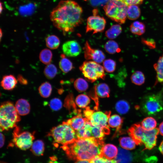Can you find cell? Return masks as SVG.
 Segmentation results:
<instances>
[{
  "mask_svg": "<svg viewBox=\"0 0 163 163\" xmlns=\"http://www.w3.org/2000/svg\"><path fill=\"white\" fill-rule=\"evenodd\" d=\"M15 107L20 115H27L30 112V104L27 100L24 99L18 100L15 103Z\"/></svg>",
  "mask_w": 163,
  "mask_h": 163,
  "instance_id": "cell-19",
  "label": "cell"
},
{
  "mask_svg": "<svg viewBox=\"0 0 163 163\" xmlns=\"http://www.w3.org/2000/svg\"><path fill=\"white\" fill-rule=\"evenodd\" d=\"M34 133L28 131L21 132L19 127L16 126L13 133L12 143L19 149L27 150L31 148L33 143Z\"/></svg>",
  "mask_w": 163,
  "mask_h": 163,
  "instance_id": "cell-8",
  "label": "cell"
},
{
  "mask_svg": "<svg viewBox=\"0 0 163 163\" xmlns=\"http://www.w3.org/2000/svg\"><path fill=\"white\" fill-rule=\"evenodd\" d=\"M47 136L53 139L55 145L62 146L70 143L77 139L75 131L66 122L53 128Z\"/></svg>",
  "mask_w": 163,
  "mask_h": 163,
  "instance_id": "cell-4",
  "label": "cell"
},
{
  "mask_svg": "<svg viewBox=\"0 0 163 163\" xmlns=\"http://www.w3.org/2000/svg\"><path fill=\"white\" fill-rule=\"evenodd\" d=\"M103 140L91 137L77 138L72 142L61 147L68 157L73 160H90L100 155L104 145Z\"/></svg>",
  "mask_w": 163,
  "mask_h": 163,
  "instance_id": "cell-2",
  "label": "cell"
},
{
  "mask_svg": "<svg viewBox=\"0 0 163 163\" xmlns=\"http://www.w3.org/2000/svg\"><path fill=\"white\" fill-rule=\"evenodd\" d=\"M84 57L87 60H92L98 63L103 62L105 56L101 50L93 48L88 41H86L83 48Z\"/></svg>",
  "mask_w": 163,
  "mask_h": 163,
  "instance_id": "cell-11",
  "label": "cell"
},
{
  "mask_svg": "<svg viewBox=\"0 0 163 163\" xmlns=\"http://www.w3.org/2000/svg\"><path fill=\"white\" fill-rule=\"evenodd\" d=\"M119 142L120 146L123 148L127 150L134 149L137 145L135 141L130 137H121L119 139Z\"/></svg>",
  "mask_w": 163,
  "mask_h": 163,
  "instance_id": "cell-25",
  "label": "cell"
},
{
  "mask_svg": "<svg viewBox=\"0 0 163 163\" xmlns=\"http://www.w3.org/2000/svg\"><path fill=\"white\" fill-rule=\"evenodd\" d=\"M140 10L137 5H129L127 11V17L130 20H135L139 18L140 15Z\"/></svg>",
  "mask_w": 163,
  "mask_h": 163,
  "instance_id": "cell-27",
  "label": "cell"
},
{
  "mask_svg": "<svg viewBox=\"0 0 163 163\" xmlns=\"http://www.w3.org/2000/svg\"><path fill=\"white\" fill-rule=\"evenodd\" d=\"M74 85L75 88L79 92L85 91L88 87V82L82 78L77 79L74 82Z\"/></svg>",
  "mask_w": 163,
  "mask_h": 163,
  "instance_id": "cell-39",
  "label": "cell"
},
{
  "mask_svg": "<svg viewBox=\"0 0 163 163\" xmlns=\"http://www.w3.org/2000/svg\"><path fill=\"white\" fill-rule=\"evenodd\" d=\"M75 103L79 107L85 108L87 107L90 102V99L87 95L82 94L78 95L76 98Z\"/></svg>",
  "mask_w": 163,
  "mask_h": 163,
  "instance_id": "cell-37",
  "label": "cell"
},
{
  "mask_svg": "<svg viewBox=\"0 0 163 163\" xmlns=\"http://www.w3.org/2000/svg\"><path fill=\"white\" fill-rule=\"evenodd\" d=\"M122 28L121 26L117 24L112 25L106 32V36L109 39H113L115 38L121 33Z\"/></svg>",
  "mask_w": 163,
  "mask_h": 163,
  "instance_id": "cell-28",
  "label": "cell"
},
{
  "mask_svg": "<svg viewBox=\"0 0 163 163\" xmlns=\"http://www.w3.org/2000/svg\"><path fill=\"white\" fill-rule=\"evenodd\" d=\"M123 120V118L116 114H113L109 117L108 122L109 126L112 128H116L114 136H116L118 133H122L121 129Z\"/></svg>",
  "mask_w": 163,
  "mask_h": 163,
  "instance_id": "cell-17",
  "label": "cell"
},
{
  "mask_svg": "<svg viewBox=\"0 0 163 163\" xmlns=\"http://www.w3.org/2000/svg\"><path fill=\"white\" fill-rule=\"evenodd\" d=\"M118 152L117 147L110 144H108L103 146L101 150L100 156L107 158L113 159L117 156Z\"/></svg>",
  "mask_w": 163,
  "mask_h": 163,
  "instance_id": "cell-16",
  "label": "cell"
},
{
  "mask_svg": "<svg viewBox=\"0 0 163 163\" xmlns=\"http://www.w3.org/2000/svg\"><path fill=\"white\" fill-rule=\"evenodd\" d=\"M132 156L130 152L124 149L119 148L117 155L115 158L116 163H130Z\"/></svg>",
  "mask_w": 163,
  "mask_h": 163,
  "instance_id": "cell-20",
  "label": "cell"
},
{
  "mask_svg": "<svg viewBox=\"0 0 163 163\" xmlns=\"http://www.w3.org/2000/svg\"><path fill=\"white\" fill-rule=\"evenodd\" d=\"M0 163H7L5 162H4V161H0Z\"/></svg>",
  "mask_w": 163,
  "mask_h": 163,
  "instance_id": "cell-56",
  "label": "cell"
},
{
  "mask_svg": "<svg viewBox=\"0 0 163 163\" xmlns=\"http://www.w3.org/2000/svg\"><path fill=\"white\" fill-rule=\"evenodd\" d=\"M131 80L133 84L140 85L143 84L145 81V77L143 73L139 71L134 72L131 76Z\"/></svg>",
  "mask_w": 163,
  "mask_h": 163,
  "instance_id": "cell-36",
  "label": "cell"
},
{
  "mask_svg": "<svg viewBox=\"0 0 163 163\" xmlns=\"http://www.w3.org/2000/svg\"><path fill=\"white\" fill-rule=\"evenodd\" d=\"M45 150V145L43 142L41 140H37L33 142L31 147L30 151L35 156H42Z\"/></svg>",
  "mask_w": 163,
  "mask_h": 163,
  "instance_id": "cell-23",
  "label": "cell"
},
{
  "mask_svg": "<svg viewBox=\"0 0 163 163\" xmlns=\"http://www.w3.org/2000/svg\"><path fill=\"white\" fill-rule=\"evenodd\" d=\"M46 46L50 49L54 50L57 49L59 46L60 41L56 36L52 35L48 36L46 39Z\"/></svg>",
  "mask_w": 163,
  "mask_h": 163,
  "instance_id": "cell-31",
  "label": "cell"
},
{
  "mask_svg": "<svg viewBox=\"0 0 163 163\" xmlns=\"http://www.w3.org/2000/svg\"><path fill=\"white\" fill-rule=\"evenodd\" d=\"M159 150L162 154L163 155V141L160 144L159 146Z\"/></svg>",
  "mask_w": 163,
  "mask_h": 163,
  "instance_id": "cell-52",
  "label": "cell"
},
{
  "mask_svg": "<svg viewBox=\"0 0 163 163\" xmlns=\"http://www.w3.org/2000/svg\"><path fill=\"white\" fill-rule=\"evenodd\" d=\"M90 163H116L115 159H110L103 156L97 155L89 160Z\"/></svg>",
  "mask_w": 163,
  "mask_h": 163,
  "instance_id": "cell-43",
  "label": "cell"
},
{
  "mask_svg": "<svg viewBox=\"0 0 163 163\" xmlns=\"http://www.w3.org/2000/svg\"><path fill=\"white\" fill-rule=\"evenodd\" d=\"M162 91L156 94L149 95L143 99L141 104L143 112L149 115H156L163 110Z\"/></svg>",
  "mask_w": 163,
  "mask_h": 163,
  "instance_id": "cell-6",
  "label": "cell"
},
{
  "mask_svg": "<svg viewBox=\"0 0 163 163\" xmlns=\"http://www.w3.org/2000/svg\"><path fill=\"white\" fill-rule=\"evenodd\" d=\"M89 2L92 6L98 7L104 5L109 0H84Z\"/></svg>",
  "mask_w": 163,
  "mask_h": 163,
  "instance_id": "cell-45",
  "label": "cell"
},
{
  "mask_svg": "<svg viewBox=\"0 0 163 163\" xmlns=\"http://www.w3.org/2000/svg\"><path fill=\"white\" fill-rule=\"evenodd\" d=\"M5 142V136L4 135L0 133V147L2 148L4 145Z\"/></svg>",
  "mask_w": 163,
  "mask_h": 163,
  "instance_id": "cell-50",
  "label": "cell"
},
{
  "mask_svg": "<svg viewBox=\"0 0 163 163\" xmlns=\"http://www.w3.org/2000/svg\"><path fill=\"white\" fill-rule=\"evenodd\" d=\"M65 105L68 110H72V113H76L78 114L81 112L80 110L77 109L72 95H70L67 97L65 100Z\"/></svg>",
  "mask_w": 163,
  "mask_h": 163,
  "instance_id": "cell-40",
  "label": "cell"
},
{
  "mask_svg": "<svg viewBox=\"0 0 163 163\" xmlns=\"http://www.w3.org/2000/svg\"><path fill=\"white\" fill-rule=\"evenodd\" d=\"M94 110L91 109L89 107L85 108L83 111L84 115L87 120H88Z\"/></svg>",
  "mask_w": 163,
  "mask_h": 163,
  "instance_id": "cell-48",
  "label": "cell"
},
{
  "mask_svg": "<svg viewBox=\"0 0 163 163\" xmlns=\"http://www.w3.org/2000/svg\"><path fill=\"white\" fill-rule=\"evenodd\" d=\"M52 56L53 54L51 50L48 49H44L40 52L39 57L42 63L48 65L51 62Z\"/></svg>",
  "mask_w": 163,
  "mask_h": 163,
  "instance_id": "cell-33",
  "label": "cell"
},
{
  "mask_svg": "<svg viewBox=\"0 0 163 163\" xmlns=\"http://www.w3.org/2000/svg\"><path fill=\"white\" fill-rule=\"evenodd\" d=\"M51 109L54 111H58L61 108L62 103L59 98H55L51 99L49 103Z\"/></svg>",
  "mask_w": 163,
  "mask_h": 163,
  "instance_id": "cell-44",
  "label": "cell"
},
{
  "mask_svg": "<svg viewBox=\"0 0 163 163\" xmlns=\"http://www.w3.org/2000/svg\"><path fill=\"white\" fill-rule=\"evenodd\" d=\"M106 24V21L103 17L94 14L89 17L87 20L86 32H93V34L103 31Z\"/></svg>",
  "mask_w": 163,
  "mask_h": 163,
  "instance_id": "cell-10",
  "label": "cell"
},
{
  "mask_svg": "<svg viewBox=\"0 0 163 163\" xmlns=\"http://www.w3.org/2000/svg\"><path fill=\"white\" fill-rule=\"evenodd\" d=\"M117 111L121 114H125L128 112L130 108L129 103L124 100H121L118 101L115 106Z\"/></svg>",
  "mask_w": 163,
  "mask_h": 163,
  "instance_id": "cell-38",
  "label": "cell"
},
{
  "mask_svg": "<svg viewBox=\"0 0 163 163\" xmlns=\"http://www.w3.org/2000/svg\"><path fill=\"white\" fill-rule=\"evenodd\" d=\"M91 137L97 139L103 140L105 132L102 129L92 125L91 129Z\"/></svg>",
  "mask_w": 163,
  "mask_h": 163,
  "instance_id": "cell-41",
  "label": "cell"
},
{
  "mask_svg": "<svg viewBox=\"0 0 163 163\" xmlns=\"http://www.w3.org/2000/svg\"><path fill=\"white\" fill-rule=\"evenodd\" d=\"M62 49L64 54L68 57L77 56L80 54L82 51L80 45L75 40L65 42L62 45Z\"/></svg>",
  "mask_w": 163,
  "mask_h": 163,
  "instance_id": "cell-13",
  "label": "cell"
},
{
  "mask_svg": "<svg viewBox=\"0 0 163 163\" xmlns=\"http://www.w3.org/2000/svg\"><path fill=\"white\" fill-rule=\"evenodd\" d=\"M94 91L97 95L100 97H109L110 89L108 86L105 83H100L95 85Z\"/></svg>",
  "mask_w": 163,
  "mask_h": 163,
  "instance_id": "cell-22",
  "label": "cell"
},
{
  "mask_svg": "<svg viewBox=\"0 0 163 163\" xmlns=\"http://www.w3.org/2000/svg\"><path fill=\"white\" fill-rule=\"evenodd\" d=\"M87 120L85 118H83L81 113L65 121L75 131L81 129L85 124Z\"/></svg>",
  "mask_w": 163,
  "mask_h": 163,
  "instance_id": "cell-15",
  "label": "cell"
},
{
  "mask_svg": "<svg viewBox=\"0 0 163 163\" xmlns=\"http://www.w3.org/2000/svg\"><path fill=\"white\" fill-rule=\"evenodd\" d=\"M17 82V80L14 75H6L3 77L1 82V85L4 89L11 90L15 87Z\"/></svg>",
  "mask_w": 163,
  "mask_h": 163,
  "instance_id": "cell-18",
  "label": "cell"
},
{
  "mask_svg": "<svg viewBox=\"0 0 163 163\" xmlns=\"http://www.w3.org/2000/svg\"><path fill=\"white\" fill-rule=\"evenodd\" d=\"M92 124L87 120L84 126L80 129L75 131L77 138L91 137Z\"/></svg>",
  "mask_w": 163,
  "mask_h": 163,
  "instance_id": "cell-21",
  "label": "cell"
},
{
  "mask_svg": "<svg viewBox=\"0 0 163 163\" xmlns=\"http://www.w3.org/2000/svg\"><path fill=\"white\" fill-rule=\"evenodd\" d=\"M83 10L75 2L62 0L51 12L50 20L53 25L64 34L72 32L82 21Z\"/></svg>",
  "mask_w": 163,
  "mask_h": 163,
  "instance_id": "cell-1",
  "label": "cell"
},
{
  "mask_svg": "<svg viewBox=\"0 0 163 163\" xmlns=\"http://www.w3.org/2000/svg\"><path fill=\"white\" fill-rule=\"evenodd\" d=\"M38 91L41 97L44 98L48 97L50 95L51 93L52 86L48 82H44L39 86Z\"/></svg>",
  "mask_w": 163,
  "mask_h": 163,
  "instance_id": "cell-30",
  "label": "cell"
},
{
  "mask_svg": "<svg viewBox=\"0 0 163 163\" xmlns=\"http://www.w3.org/2000/svg\"><path fill=\"white\" fill-rule=\"evenodd\" d=\"M110 114V111L105 112L94 111L88 121L93 125L103 129L106 135H108L110 133V130L107 123Z\"/></svg>",
  "mask_w": 163,
  "mask_h": 163,
  "instance_id": "cell-9",
  "label": "cell"
},
{
  "mask_svg": "<svg viewBox=\"0 0 163 163\" xmlns=\"http://www.w3.org/2000/svg\"><path fill=\"white\" fill-rule=\"evenodd\" d=\"M21 120L15 106L10 101L3 103L0 108V128L1 131L8 130L17 126Z\"/></svg>",
  "mask_w": 163,
  "mask_h": 163,
  "instance_id": "cell-3",
  "label": "cell"
},
{
  "mask_svg": "<svg viewBox=\"0 0 163 163\" xmlns=\"http://www.w3.org/2000/svg\"><path fill=\"white\" fill-rule=\"evenodd\" d=\"M43 72L47 78L51 79L55 77L57 73V69L55 65L50 63L46 66Z\"/></svg>",
  "mask_w": 163,
  "mask_h": 163,
  "instance_id": "cell-35",
  "label": "cell"
},
{
  "mask_svg": "<svg viewBox=\"0 0 163 163\" xmlns=\"http://www.w3.org/2000/svg\"><path fill=\"white\" fill-rule=\"evenodd\" d=\"M158 128H155L151 130L145 129L141 136V145H144L145 149H151L156 145Z\"/></svg>",
  "mask_w": 163,
  "mask_h": 163,
  "instance_id": "cell-12",
  "label": "cell"
},
{
  "mask_svg": "<svg viewBox=\"0 0 163 163\" xmlns=\"http://www.w3.org/2000/svg\"><path fill=\"white\" fill-rule=\"evenodd\" d=\"M74 163H90L89 160H79L78 161Z\"/></svg>",
  "mask_w": 163,
  "mask_h": 163,
  "instance_id": "cell-53",
  "label": "cell"
},
{
  "mask_svg": "<svg viewBox=\"0 0 163 163\" xmlns=\"http://www.w3.org/2000/svg\"><path fill=\"white\" fill-rule=\"evenodd\" d=\"M2 36V32L1 30V29H0V40L1 39V38Z\"/></svg>",
  "mask_w": 163,
  "mask_h": 163,
  "instance_id": "cell-55",
  "label": "cell"
},
{
  "mask_svg": "<svg viewBox=\"0 0 163 163\" xmlns=\"http://www.w3.org/2000/svg\"><path fill=\"white\" fill-rule=\"evenodd\" d=\"M61 59L59 62V66L61 70L64 73H67L73 68L72 62L68 59L63 54L61 55Z\"/></svg>",
  "mask_w": 163,
  "mask_h": 163,
  "instance_id": "cell-24",
  "label": "cell"
},
{
  "mask_svg": "<svg viewBox=\"0 0 163 163\" xmlns=\"http://www.w3.org/2000/svg\"><path fill=\"white\" fill-rule=\"evenodd\" d=\"M128 6L119 0H109L104 6L106 15L111 20L120 24L126 21Z\"/></svg>",
  "mask_w": 163,
  "mask_h": 163,
  "instance_id": "cell-5",
  "label": "cell"
},
{
  "mask_svg": "<svg viewBox=\"0 0 163 163\" xmlns=\"http://www.w3.org/2000/svg\"><path fill=\"white\" fill-rule=\"evenodd\" d=\"M103 66L104 69L107 72L111 73L115 70L116 64L113 60L108 59L103 61Z\"/></svg>",
  "mask_w": 163,
  "mask_h": 163,
  "instance_id": "cell-42",
  "label": "cell"
},
{
  "mask_svg": "<svg viewBox=\"0 0 163 163\" xmlns=\"http://www.w3.org/2000/svg\"><path fill=\"white\" fill-rule=\"evenodd\" d=\"M17 79L19 83L22 85H26L27 84L28 81L27 79L21 75L19 74L18 75Z\"/></svg>",
  "mask_w": 163,
  "mask_h": 163,
  "instance_id": "cell-49",
  "label": "cell"
},
{
  "mask_svg": "<svg viewBox=\"0 0 163 163\" xmlns=\"http://www.w3.org/2000/svg\"><path fill=\"white\" fill-rule=\"evenodd\" d=\"M130 31L133 34L141 35L145 31V26L142 22L136 21L133 23L130 27Z\"/></svg>",
  "mask_w": 163,
  "mask_h": 163,
  "instance_id": "cell-29",
  "label": "cell"
},
{
  "mask_svg": "<svg viewBox=\"0 0 163 163\" xmlns=\"http://www.w3.org/2000/svg\"><path fill=\"white\" fill-rule=\"evenodd\" d=\"M154 67L156 73L157 82H163V54L154 64Z\"/></svg>",
  "mask_w": 163,
  "mask_h": 163,
  "instance_id": "cell-26",
  "label": "cell"
},
{
  "mask_svg": "<svg viewBox=\"0 0 163 163\" xmlns=\"http://www.w3.org/2000/svg\"><path fill=\"white\" fill-rule=\"evenodd\" d=\"M32 5H30L21 8V13L25 15H28L30 13H31L32 11H33L34 7Z\"/></svg>",
  "mask_w": 163,
  "mask_h": 163,
  "instance_id": "cell-46",
  "label": "cell"
},
{
  "mask_svg": "<svg viewBox=\"0 0 163 163\" xmlns=\"http://www.w3.org/2000/svg\"><path fill=\"white\" fill-rule=\"evenodd\" d=\"M104 49L106 51L109 53L113 54L120 51L117 43L114 41H108L105 44Z\"/></svg>",
  "mask_w": 163,
  "mask_h": 163,
  "instance_id": "cell-34",
  "label": "cell"
},
{
  "mask_svg": "<svg viewBox=\"0 0 163 163\" xmlns=\"http://www.w3.org/2000/svg\"><path fill=\"white\" fill-rule=\"evenodd\" d=\"M157 123L156 120L152 117H147L142 121L141 125L145 130H151L155 128Z\"/></svg>",
  "mask_w": 163,
  "mask_h": 163,
  "instance_id": "cell-32",
  "label": "cell"
},
{
  "mask_svg": "<svg viewBox=\"0 0 163 163\" xmlns=\"http://www.w3.org/2000/svg\"><path fill=\"white\" fill-rule=\"evenodd\" d=\"M158 129L160 134L163 136V121L159 125Z\"/></svg>",
  "mask_w": 163,
  "mask_h": 163,
  "instance_id": "cell-51",
  "label": "cell"
},
{
  "mask_svg": "<svg viewBox=\"0 0 163 163\" xmlns=\"http://www.w3.org/2000/svg\"><path fill=\"white\" fill-rule=\"evenodd\" d=\"M0 13L1 14L2 12V11L3 9V5H2V3L1 2H0Z\"/></svg>",
  "mask_w": 163,
  "mask_h": 163,
  "instance_id": "cell-54",
  "label": "cell"
},
{
  "mask_svg": "<svg viewBox=\"0 0 163 163\" xmlns=\"http://www.w3.org/2000/svg\"><path fill=\"white\" fill-rule=\"evenodd\" d=\"M145 129L141 124L136 123L133 124L128 129L127 133L135 141L137 145H141V139Z\"/></svg>",
  "mask_w": 163,
  "mask_h": 163,
  "instance_id": "cell-14",
  "label": "cell"
},
{
  "mask_svg": "<svg viewBox=\"0 0 163 163\" xmlns=\"http://www.w3.org/2000/svg\"><path fill=\"white\" fill-rule=\"evenodd\" d=\"M79 68L87 80L91 82L98 79H104L105 78L103 67L94 61H85Z\"/></svg>",
  "mask_w": 163,
  "mask_h": 163,
  "instance_id": "cell-7",
  "label": "cell"
},
{
  "mask_svg": "<svg viewBox=\"0 0 163 163\" xmlns=\"http://www.w3.org/2000/svg\"><path fill=\"white\" fill-rule=\"evenodd\" d=\"M125 3L128 6L132 5H139L141 4L143 0H119Z\"/></svg>",
  "mask_w": 163,
  "mask_h": 163,
  "instance_id": "cell-47",
  "label": "cell"
}]
</instances>
